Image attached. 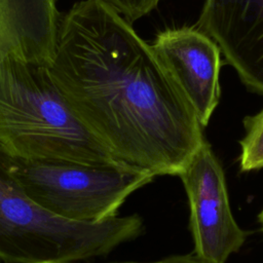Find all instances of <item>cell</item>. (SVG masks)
<instances>
[{
    "mask_svg": "<svg viewBox=\"0 0 263 263\" xmlns=\"http://www.w3.org/2000/svg\"><path fill=\"white\" fill-rule=\"evenodd\" d=\"M0 149L25 159L120 165L76 115L48 67L13 58L0 60Z\"/></svg>",
    "mask_w": 263,
    "mask_h": 263,
    "instance_id": "7a4b0ae2",
    "label": "cell"
},
{
    "mask_svg": "<svg viewBox=\"0 0 263 263\" xmlns=\"http://www.w3.org/2000/svg\"><path fill=\"white\" fill-rule=\"evenodd\" d=\"M245 134L239 141V164L242 172L263 168V108L243 119Z\"/></svg>",
    "mask_w": 263,
    "mask_h": 263,
    "instance_id": "9c48e42d",
    "label": "cell"
},
{
    "mask_svg": "<svg viewBox=\"0 0 263 263\" xmlns=\"http://www.w3.org/2000/svg\"><path fill=\"white\" fill-rule=\"evenodd\" d=\"M110 263H210L202 258H200L196 253L192 252L183 255H173L156 261L151 262H136V261H120V262H110Z\"/></svg>",
    "mask_w": 263,
    "mask_h": 263,
    "instance_id": "8fae6325",
    "label": "cell"
},
{
    "mask_svg": "<svg viewBox=\"0 0 263 263\" xmlns=\"http://www.w3.org/2000/svg\"><path fill=\"white\" fill-rule=\"evenodd\" d=\"M179 177L188 198L193 252L210 263H226L248 234L234 219L224 170L206 140Z\"/></svg>",
    "mask_w": 263,
    "mask_h": 263,
    "instance_id": "5b68a950",
    "label": "cell"
},
{
    "mask_svg": "<svg viewBox=\"0 0 263 263\" xmlns=\"http://www.w3.org/2000/svg\"><path fill=\"white\" fill-rule=\"evenodd\" d=\"M50 76L120 165L179 176L205 142L203 125L152 45L100 0L62 14Z\"/></svg>",
    "mask_w": 263,
    "mask_h": 263,
    "instance_id": "6da1fadb",
    "label": "cell"
},
{
    "mask_svg": "<svg viewBox=\"0 0 263 263\" xmlns=\"http://www.w3.org/2000/svg\"><path fill=\"white\" fill-rule=\"evenodd\" d=\"M58 0H0V60L49 67L62 14Z\"/></svg>",
    "mask_w": 263,
    "mask_h": 263,
    "instance_id": "ba28073f",
    "label": "cell"
},
{
    "mask_svg": "<svg viewBox=\"0 0 263 263\" xmlns=\"http://www.w3.org/2000/svg\"><path fill=\"white\" fill-rule=\"evenodd\" d=\"M129 24H134L136 21L149 14L154 10L161 0H100Z\"/></svg>",
    "mask_w": 263,
    "mask_h": 263,
    "instance_id": "30bf717a",
    "label": "cell"
},
{
    "mask_svg": "<svg viewBox=\"0 0 263 263\" xmlns=\"http://www.w3.org/2000/svg\"><path fill=\"white\" fill-rule=\"evenodd\" d=\"M4 154L9 172L35 202L75 222H102L117 216L126 198L154 179L120 165L25 159Z\"/></svg>",
    "mask_w": 263,
    "mask_h": 263,
    "instance_id": "277c9868",
    "label": "cell"
},
{
    "mask_svg": "<svg viewBox=\"0 0 263 263\" xmlns=\"http://www.w3.org/2000/svg\"><path fill=\"white\" fill-rule=\"evenodd\" d=\"M151 45L205 127L221 97L220 46L196 26L165 29Z\"/></svg>",
    "mask_w": 263,
    "mask_h": 263,
    "instance_id": "8992f818",
    "label": "cell"
},
{
    "mask_svg": "<svg viewBox=\"0 0 263 263\" xmlns=\"http://www.w3.org/2000/svg\"><path fill=\"white\" fill-rule=\"evenodd\" d=\"M195 26L218 43L242 84L263 96V0H204Z\"/></svg>",
    "mask_w": 263,
    "mask_h": 263,
    "instance_id": "52a82bcc",
    "label": "cell"
},
{
    "mask_svg": "<svg viewBox=\"0 0 263 263\" xmlns=\"http://www.w3.org/2000/svg\"><path fill=\"white\" fill-rule=\"evenodd\" d=\"M143 230L138 215L102 222L60 218L35 202L0 149V258L9 263H77L105 256Z\"/></svg>",
    "mask_w": 263,
    "mask_h": 263,
    "instance_id": "3957f363",
    "label": "cell"
},
{
    "mask_svg": "<svg viewBox=\"0 0 263 263\" xmlns=\"http://www.w3.org/2000/svg\"><path fill=\"white\" fill-rule=\"evenodd\" d=\"M258 222H259V224H260L261 230L263 231V209H262L261 212L258 214Z\"/></svg>",
    "mask_w": 263,
    "mask_h": 263,
    "instance_id": "7c38bea8",
    "label": "cell"
}]
</instances>
